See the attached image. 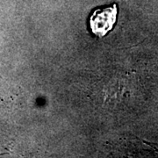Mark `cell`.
Masks as SVG:
<instances>
[{"label":"cell","mask_w":158,"mask_h":158,"mask_svg":"<svg viewBox=\"0 0 158 158\" xmlns=\"http://www.w3.org/2000/svg\"><path fill=\"white\" fill-rule=\"evenodd\" d=\"M117 13L118 7L116 4L96 9L89 19L91 32L98 37H104L110 30L113 29L116 22Z\"/></svg>","instance_id":"1"}]
</instances>
